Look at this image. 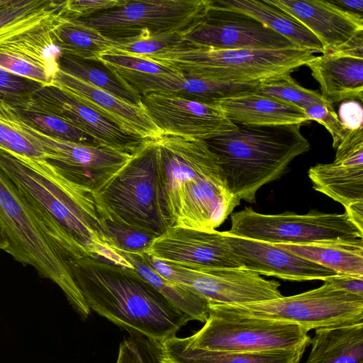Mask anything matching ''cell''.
Masks as SVG:
<instances>
[{
  "label": "cell",
  "mask_w": 363,
  "mask_h": 363,
  "mask_svg": "<svg viewBox=\"0 0 363 363\" xmlns=\"http://www.w3.org/2000/svg\"><path fill=\"white\" fill-rule=\"evenodd\" d=\"M145 252L189 267L243 268L223 232L172 226L157 237Z\"/></svg>",
  "instance_id": "d6986e66"
},
{
  "label": "cell",
  "mask_w": 363,
  "mask_h": 363,
  "mask_svg": "<svg viewBox=\"0 0 363 363\" xmlns=\"http://www.w3.org/2000/svg\"><path fill=\"white\" fill-rule=\"evenodd\" d=\"M69 266L90 310L128 333L160 342L192 320L132 268L90 256Z\"/></svg>",
  "instance_id": "6da1fadb"
},
{
  "label": "cell",
  "mask_w": 363,
  "mask_h": 363,
  "mask_svg": "<svg viewBox=\"0 0 363 363\" xmlns=\"http://www.w3.org/2000/svg\"><path fill=\"white\" fill-rule=\"evenodd\" d=\"M28 103L62 118L94 138L103 146L133 154L148 140L130 132L88 105L75 94L54 82L43 86Z\"/></svg>",
  "instance_id": "5bb4252c"
},
{
  "label": "cell",
  "mask_w": 363,
  "mask_h": 363,
  "mask_svg": "<svg viewBox=\"0 0 363 363\" xmlns=\"http://www.w3.org/2000/svg\"><path fill=\"white\" fill-rule=\"evenodd\" d=\"M183 33L154 35L142 31L135 36L116 38L111 50L123 53L146 56L172 48L183 42Z\"/></svg>",
  "instance_id": "d590c367"
},
{
  "label": "cell",
  "mask_w": 363,
  "mask_h": 363,
  "mask_svg": "<svg viewBox=\"0 0 363 363\" xmlns=\"http://www.w3.org/2000/svg\"><path fill=\"white\" fill-rule=\"evenodd\" d=\"M223 311L287 322L308 330L363 322V296L323 284L301 294L243 304H213Z\"/></svg>",
  "instance_id": "9c48e42d"
},
{
  "label": "cell",
  "mask_w": 363,
  "mask_h": 363,
  "mask_svg": "<svg viewBox=\"0 0 363 363\" xmlns=\"http://www.w3.org/2000/svg\"><path fill=\"white\" fill-rule=\"evenodd\" d=\"M59 69L132 104L143 107L142 97L111 68L99 60H86L60 53Z\"/></svg>",
  "instance_id": "f546056e"
},
{
  "label": "cell",
  "mask_w": 363,
  "mask_h": 363,
  "mask_svg": "<svg viewBox=\"0 0 363 363\" xmlns=\"http://www.w3.org/2000/svg\"><path fill=\"white\" fill-rule=\"evenodd\" d=\"M211 4L212 0H128L116 9L76 20L112 39L145 30L185 33L206 17Z\"/></svg>",
  "instance_id": "8fae6325"
},
{
  "label": "cell",
  "mask_w": 363,
  "mask_h": 363,
  "mask_svg": "<svg viewBox=\"0 0 363 363\" xmlns=\"http://www.w3.org/2000/svg\"><path fill=\"white\" fill-rule=\"evenodd\" d=\"M314 52L282 50H220L186 42L143 56L184 76L228 83H254L290 74L306 65Z\"/></svg>",
  "instance_id": "5b68a950"
},
{
  "label": "cell",
  "mask_w": 363,
  "mask_h": 363,
  "mask_svg": "<svg viewBox=\"0 0 363 363\" xmlns=\"http://www.w3.org/2000/svg\"><path fill=\"white\" fill-rule=\"evenodd\" d=\"M222 8L249 16L286 38L294 47L314 52H323L318 38L299 21L266 0H218Z\"/></svg>",
  "instance_id": "484cf974"
},
{
  "label": "cell",
  "mask_w": 363,
  "mask_h": 363,
  "mask_svg": "<svg viewBox=\"0 0 363 363\" xmlns=\"http://www.w3.org/2000/svg\"><path fill=\"white\" fill-rule=\"evenodd\" d=\"M62 4L30 16L0 34V69L44 86L59 71L60 51L50 30L61 16Z\"/></svg>",
  "instance_id": "7c38bea8"
},
{
  "label": "cell",
  "mask_w": 363,
  "mask_h": 363,
  "mask_svg": "<svg viewBox=\"0 0 363 363\" xmlns=\"http://www.w3.org/2000/svg\"><path fill=\"white\" fill-rule=\"evenodd\" d=\"M8 247V240L0 228V250L6 251Z\"/></svg>",
  "instance_id": "c3c4849f"
},
{
  "label": "cell",
  "mask_w": 363,
  "mask_h": 363,
  "mask_svg": "<svg viewBox=\"0 0 363 363\" xmlns=\"http://www.w3.org/2000/svg\"><path fill=\"white\" fill-rule=\"evenodd\" d=\"M108 67L134 72L160 74L177 73L164 65L143 56L109 50L98 58Z\"/></svg>",
  "instance_id": "f35d334b"
},
{
  "label": "cell",
  "mask_w": 363,
  "mask_h": 363,
  "mask_svg": "<svg viewBox=\"0 0 363 363\" xmlns=\"http://www.w3.org/2000/svg\"><path fill=\"white\" fill-rule=\"evenodd\" d=\"M237 125L203 141L217 157L230 193L255 203L257 191L281 178L296 157L310 150V144L300 124Z\"/></svg>",
  "instance_id": "277c9868"
},
{
  "label": "cell",
  "mask_w": 363,
  "mask_h": 363,
  "mask_svg": "<svg viewBox=\"0 0 363 363\" xmlns=\"http://www.w3.org/2000/svg\"><path fill=\"white\" fill-rule=\"evenodd\" d=\"M53 82L69 90L90 106L145 139L155 140L162 135L144 107L125 101L60 69Z\"/></svg>",
  "instance_id": "603a6c76"
},
{
  "label": "cell",
  "mask_w": 363,
  "mask_h": 363,
  "mask_svg": "<svg viewBox=\"0 0 363 363\" xmlns=\"http://www.w3.org/2000/svg\"><path fill=\"white\" fill-rule=\"evenodd\" d=\"M50 34L60 53L82 59L98 60L114 45L113 39L76 19L60 17L51 28Z\"/></svg>",
  "instance_id": "1f68e13d"
},
{
  "label": "cell",
  "mask_w": 363,
  "mask_h": 363,
  "mask_svg": "<svg viewBox=\"0 0 363 363\" xmlns=\"http://www.w3.org/2000/svg\"><path fill=\"white\" fill-rule=\"evenodd\" d=\"M94 194L103 218L143 229L157 237L172 227L164 200L156 139L145 140Z\"/></svg>",
  "instance_id": "8992f818"
},
{
  "label": "cell",
  "mask_w": 363,
  "mask_h": 363,
  "mask_svg": "<svg viewBox=\"0 0 363 363\" xmlns=\"http://www.w3.org/2000/svg\"><path fill=\"white\" fill-rule=\"evenodd\" d=\"M177 266L174 283L192 290L210 304H243L283 296L278 281L245 268Z\"/></svg>",
  "instance_id": "2e32d148"
},
{
  "label": "cell",
  "mask_w": 363,
  "mask_h": 363,
  "mask_svg": "<svg viewBox=\"0 0 363 363\" xmlns=\"http://www.w3.org/2000/svg\"><path fill=\"white\" fill-rule=\"evenodd\" d=\"M323 282L335 290L363 296V277L336 274L325 278Z\"/></svg>",
  "instance_id": "f6af8a7d"
},
{
  "label": "cell",
  "mask_w": 363,
  "mask_h": 363,
  "mask_svg": "<svg viewBox=\"0 0 363 363\" xmlns=\"http://www.w3.org/2000/svg\"><path fill=\"white\" fill-rule=\"evenodd\" d=\"M156 140L172 226L216 230L240 203L229 191L217 157L201 140L162 135Z\"/></svg>",
  "instance_id": "3957f363"
},
{
  "label": "cell",
  "mask_w": 363,
  "mask_h": 363,
  "mask_svg": "<svg viewBox=\"0 0 363 363\" xmlns=\"http://www.w3.org/2000/svg\"><path fill=\"white\" fill-rule=\"evenodd\" d=\"M313 188L340 203L345 208L363 201V165L333 161L308 169Z\"/></svg>",
  "instance_id": "f1b7e54d"
},
{
  "label": "cell",
  "mask_w": 363,
  "mask_h": 363,
  "mask_svg": "<svg viewBox=\"0 0 363 363\" xmlns=\"http://www.w3.org/2000/svg\"><path fill=\"white\" fill-rule=\"evenodd\" d=\"M274 245L337 274L363 277V238Z\"/></svg>",
  "instance_id": "4316f807"
},
{
  "label": "cell",
  "mask_w": 363,
  "mask_h": 363,
  "mask_svg": "<svg viewBox=\"0 0 363 363\" xmlns=\"http://www.w3.org/2000/svg\"><path fill=\"white\" fill-rule=\"evenodd\" d=\"M303 111L310 121H315L327 129L332 136L334 148L338 147L350 132L340 122L330 104H313Z\"/></svg>",
  "instance_id": "b9f144b4"
},
{
  "label": "cell",
  "mask_w": 363,
  "mask_h": 363,
  "mask_svg": "<svg viewBox=\"0 0 363 363\" xmlns=\"http://www.w3.org/2000/svg\"><path fill=\"white\" fill-rule=\"evenodd\" d=\"M128 0H68L63 1L62 17L67 19L86 18L125 5Z\"/></svg>",
  "instance_id": "7bdbcfd3"
},
{
  "label": "cell",
  "mask_w": 363,
  "mask_h": 363,
  "mask_svg": "<svg viewBox=\"0 0 363 363\" xmlns=\"http://www.w3.org/2000/svg\"><path fill=\"white\" fill-rule=\"evenodd\" d=\"M0 149L18 160L46 159L43 150L25 133L14 108L1 99H0Z\"/></svg>",
  "instance_id": "836d02e7"
},
{
  "label": "cell",
  "mask_w": 363,
  "mask_h": 363,
  "mask_svg": "<svg viewBox=\"0 0 363 363\" xmlns=\"http://www.w3.org/2000/svg\"><path fill=\"white\" fill-rule=\"evenodd\" d=\"M255 94L279 99L294 104L303 110L313 104H330L318 91L306 89L298 84L290 74L259 82Z\"/></svg>",
  "instance_id": "e575fe53"
},
{
  "label": "cell",
  "mask_w": 363,
  "mask_h": 363,
  "mask_svg": "<svg viewBox=\"0 0 363 363\" xmlns=\"http://www.w3.org/2000/svg\"><path fill=\"white\" fill-rule=\"evenodd\" d=\"M299 21L320 41L324 53L363 52V16L331 1L266 0Z\"/></svg>",
  "instance_id": "ac0fdd59"
},
{
  "label": "cell",
  "mask_w": 363,
  "mask_h": 363,
  "mask_svg": "<svg viewBox=\"0 0 363 363\" xmlns=\"http://www.w3.org/2000/svg\"><path fill=\"white\" fill-rule=\"evenodd\" d=\"M52 0H1L0 33L18 22L56 5Z\"/></svg>",
  "instance_id": "60d3db41"
},
{
  "label": "cell",
  "mask_w": 363,
  "mask_h": 363,
  "mask_svg": "<svg viewBox=\"0 0 363 363\" xmlns=\"http://www.w3.org/2000/svg\"><path fill=\"white\" fill-rule=\"evenodd\" d=\"M21 125L47 160L67 177L94 193L101 189L133 155L106 146L86 145L54 138L22 121Z\"/></svg>",
  "instance_id": "4fadbf2b"
},
{
  "label": "cell",
  "mask_w": 363,
  "mask_h": 363,
  "mask_svg": "<svg viewBox=\"0 0 363 363\" xmlns=\"http://www.w3.org/2000/svg\"><path fill=\"white\" fill-rule=\"evenodd\" d=\"M330 104L363 99V52L342 50L314 57L306 65Z\"/></svg>",
  "instance_id": "7402d4cb"
},
{
  "label": "cell",
  "mask_w": 363,
  "mask_h": 363,
  "mask_svg": "<svg viewBox=\"0 0 363 363\" xmlns=\"http://www.w3.org/2000/svg\"><path fill=\"white\" fill-rule=\"evenodd\" d=\"M334 4L347 11L362 15L363 0H332Z\"/></svg>",
  "instance_id": "7dc6e473"
},
{
  "label": "cell",
  "mask_w": 363,
  "mask_h": 363,
  "mask_svg": "<svg viewBox=\"0 0 363 363\" xmlns=\"http://www.w3.org/2000/svg\"><path fill=\"white\" fill-rule=\"evenodd\" d=\"M339 119L342 125L349 130L363 128V108L357 100L342 101L338 109Z\"/></svg>",
  "instance_id": "ee69618b"
},
{
  "label": "cell",
  "mask_w": 363,
  "mask_h": 363,
  "mask_svg": "<svg viewBox=\"0 0 363 363\" xmlns=\"http://www.w3.org/2000/svg\"><path fill=\"white\" fill-rule=\"evenodd\" d=\"M230 220L231 226L227 231L229 234L271 244L363 238V230L346 212L263 214L246 207L233 213Z\"/></svg>",
  "instance_id": "30bf717a"
},
{
  "label": "cell",
  "mask_w": 363,
  "mask_h": 363,
  "mask_svg": "<svg viewBox=\"0 0 363 363\" xmlns=\"http://www.w3.org/2000/svg\"><path fill=\"white\" fill-rule=\"evenodd\" d=\"M345 212L351 220L363 230V201L357 202L345 208Z\"/></svg>",
  "instance_id": "bcb514c9"
},
{
  "label": "cell",
  "mask_w": 363,
  "mask_h": 363,
  "mask_svg": "<svg viewBox=\"0 0 363 363\" xmlns=\"http://www.w3.org/2000/svg\"><path fill=\"white\" fill-rule=\"evenodd\" d=\"M117 250L128 262L130 268L177 308L189 315L192 320H199L203 323L206 321L210 303L206 298L186 286L160 276L145 262L140 255Z\"/></svg>",
  "instance_id": "4dcf8cb0"
},
{
  "label": "cell",
  "mask_w": 363,
  "mask_h": 363,
  "mask_svg": "<svg viewBox=\"0 0 363 363\" xmlns=\"http://www.w3.org/2000/svg\"><path fill=\"white\" fill-rule=\"evenodd\" d=\"M308 331L298 325L229 312L210 304L203 326L181 339L191 346L210 350L264 352L310 345Z\"/></svg>",
  "instance_id": "ba28073f"
},
{
  "label": "cell",
  "mask_w": 363,
  "mask_h": 363,
  "mask_svg": "<svg viewBox=\"0 0 363 363\" xmlns=\"http://www.w3.org/2000/svg\"><path fill=\"white\" fill-rule=\"evenodd\" d=\"M1 1V0H0V2Z\"/></svg>",
  "instance_id": "681fc988"
},
{
  "label": "cell",
  "mask_w": 363,
  "mask_h": 363,
  "mask_svg": "<svg viewBox=\"0 0 363 363\" xmlns=\"http://www.w3.org/2000/svg\"><path fill=\"white\" fill-rule=\"evenodd\" d=\"M119 345L116 363H163L159 342L138 333H129Z\"/></svg>",
  "instance_id": "74e56055"
},
{
  "label": "cell",
  "mask_w": 363,
  "mask_h": 363,
  "mask_svg": "<svg viewBox=\"0 0 363 363\" xmlns=\"http://www.w3.org/2000/svg\"><path fill=\"white\" fill-rule=\"evenodd\" d=\"M13 107L23 123L43 134L72 143L91 146H103L90 135L54 114L34 107L28 101Z\"/></svg>",
  "instance_id": "d6a6232c"
},
{
  "label": "cell",
  "mask_w": 363,
  "mask_h": 363,
  "mask_svg": "<svg viewBox=\"0 0 363 363\" xmlns=\"http://www.w3.org/2000/svg\"><path fill=\"white\" fill-rule=\"evenodd\" d=\"M142 102L162 135L205 140L238 128L213 104L161 92L143 96Z\"/></svg>",
  "instance_id": "e0dca14e"
},
{
  "label": "cell",
  "mask_w": 363,
  "mask_h": 363,
  "mask_svg": "<svg viewBox=\"0 0 363 363\" xmlns=\"http://www.w3.org/2000/svg\"><path fill=\"white\" fill-rule=\"evenodd\" d=\"M159 344L163 363H300L309 345L264 352L218 351L191 346L177 335Z\"/></svg>",
  "instance_id": "d4e9b609"
},
{
  "label": "cell",
  "mask_w": 363,
  "mask_h": 363,
  "mask_svg": "<svg viewBox=\"0 0 363 363\" xmlns=\"http://www.w3.org/2000/svg\"><path fill=\"white\" fill-rule=\"evenodd\" d=\"M305 363H363V322L315 330Z\"/></svg>",
  "instance_id": "83f0119b"
},
{
  "label": "cell",
  "mask_w": 363,
  "mask_h": 363,
  "mask_svg": "<svg viewBox=\"0 0 363 363\" xmlns=\"http://www.w3.org/2000/svg\"><path fill=\"white\" fill-rule=\"evenodd\" d=\"M183 41L220 50H282L296 48L255 18L217 6L212 1L206 17L183 34Z\"/></svg>",
  "instance_id": "9a60e30c"
},
{
  "label": "cell",
  "mask_w": 363,
  "mask_h": 363,
  "mask_svg": "<svg viewBox=\"0 0 363 363\" xmlns=\"http://www.w3.org/2000/svg\"><path fill=\"white\" fill-rule=\"evenodd\" d=\"M106 233L114 248L142 255L157 238L152 233L110 218H104Z\"/></svg>",
  "instance_id": "8d00e7d4"
},
{
  "label": "cell",
  "mask_w": 363,
  "mask_h": 363,
  "mask_svg": "<svg viewBox=\"0 0 363 363\" xmlns=\"http://www.w3.org/2000/svg\"><path fill=\"white\" fill-rule=\"evenodd\" d=\"M223 233L242 267L259 275L302 281H323L337 274L274 244Z\"/></svg>",
  "instance_id": "ffe728a7"
},
{
  "label": "cell",
  "mask_w": 363,
  "mask_h": 363,
  "mask_svg": "<svg viewBox=\"0 0 363 363\" xmlns=\"http://www.w3.org/2000/svg\"><path fill=\"white\" fill-rule=\"evenodd\" d=\"M0 169L45 218L89 256L128 267L108 239L93 191L67 177L46 159L18 160L0 149Z\"/></svg>",
  "instance_id": "7a4b0ae2"
},
{
  "label": "cell",
  "mask_w": 363,
  "mask_h": 363,
  "mask_svg": "<svg viewBox=\"0 0 363 363\" xmlns=\"http://www.w3.org/2000/svg\"><path fill=\"white\" fill-rule=\"evenodd\" d=\"M0 228L9 242L5 252L55 283L74 311L82 319H86L91 310L75 284L69 265L46 234L37 211L1 169Z\"/></svg>",
  "instance_id": "52a82bcc"
},
{
  "label": "cell",
  "mask_w": 363,
  "mask_h": 363,
  "mask_svg": "<svg viewBox=\"0 0 363 363\" xmlns=\"http://www.w3.org/2000/svg\"><path fill=\"white\" fill-rule=\"evenodd\" d=\"M111 69L141 97L161 92L212 104L218 99L255 94L258 83H228L179 73L152 74Z\"/></svg>",
  "instance_id": "44dd1931"
},
{
  "label": "cell",
  "mask_w": 363,
  "mask_h": 363,
  "mask_svg": "<svg viewBox=\"0 0 363 363\" xmlns=\"http://www.w3.org/2000/svg\"><path fill=\"white\" fill-rule=\"evenodd\" d=\"M234 124L248 126L302 125L310 121L304 111L290 103L255 94L214 101Z\"/></svg>",
  "instance_id": "cb8c5ba5"
},
{
  "label": "cell",
  "mask_w": 363,
  "mask_h": 363,
  "mask_svg": "<svg viewBox=\"0 0 363 363\" xmlns=\"http://www.w3.org/2000/svg\"><path fill=\"white\" fill-rule=\"evenodd\" d=\"M43 84L0 69V99L12 106L24 104Z\"/></svg>",
  "instance_id": "ab89813d"
}]
</instances>
